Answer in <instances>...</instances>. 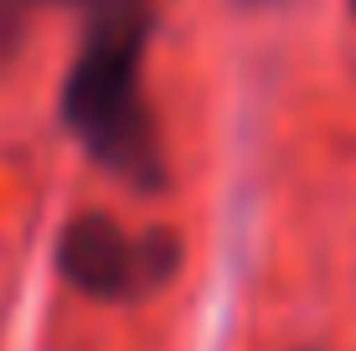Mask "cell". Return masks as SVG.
I'll return each mask as SVG.
<instances>
[{"mask_svg": "<svg viewBox=\"0 0 356 351\" xmlns=\"http://www.w3.org/2000/svg\"><path fill=\"white\" fill-rule=\"evenodd\" d=\"M186 238L155 222L129 233L108 212H78L57 233V274L88 300L104 305H140L181 279Z\"/></svg>", "mask_w": 356, "mask_h": 351, "instance_id": "2", "label": "cell"}, {"mask_svg": "<svg viewBox=\"0 0 356 351\" xmlns=\"http://www.w3.org/2000/svg\"><path fill=\"white\" fill-rule=\"evenodd\" d=\"M78 6L83 36L63 78L57 114L98 171L124 181L140 197H155L170 186L161 124H155L150 93H145L155 6L150 0H78Z\"/></svg>", "mask_w": 356, "mask_h": 351, "instance_id": "1", "label": "cell"}, {"mask_svg": "<svg viewBox=\"0 0 356 351\" xmlns=\"http://www.w3.org/2000/svg\"><path fill=\"white\" fill-rule=\"evenodd\" d=\"M346 6H351V16H356V0H346Z\"/></svg>", "mask_w": 356, "mask_h": 351, "instance_id": "4", "label": "cell"}, {"mask_svg": "<svg viewBox=\"0 0 356 351\" xmlns=\"http://www.w3.org/2000/svg\"><path fill=\"white\" fill-rule=\"evenodd\" d=\"M232 6H243V10H274V6H289V0H232Z\"/></svg>", "mask_w": 356, "mask_h": 351, "instance_id": "3", "label": "cell"}]
</instances>
